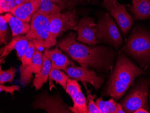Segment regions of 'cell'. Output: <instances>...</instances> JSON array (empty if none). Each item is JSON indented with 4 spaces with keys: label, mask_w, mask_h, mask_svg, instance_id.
I'll return each instance as SVG.
<instances>
[{
    "label": "cell",
    "mask_w": 150,
    "mask_h": 113,
    "mask_svg": "<svg viewBox=\"0 0 150 113\" xmlns=\"http://www.w3.org/2000/svg\"><path fill=\"white\" fill-rule=\"evenodd\" d=\"M17 5L21 4L22 3H24V2H27L29 1L30 0H16Z\"/></svg>",
    "instance_id": "obj_31"
},
{
    "label": "cell",
    "mask_w": 150,
    "mask_h": 113,
    "mask_svg": "<svg viewBox=\"0 0 150 113\" xmlns=\"http://www.w3.org/2000/svg\"><path fill=\"white\" fill-rule=\"evenodd\" d=\"M96 35L98 43L110 45L117 49L123 43V38L117 26L108 12L102 16L97 23Z\"/></svg>",
    "instance_id": "obj_5"
},
{
    "label": "cell",
    "mask_w": 150,
    "mask_h": 113,
    "mask_svg": "<svg viewBox=\"0 0 150 113\" xmlns=\"http://www.w3.org/2000/svg\"><path fill=\"white\" fill-rule=\"evenodd\" d=\"M76 33L71 32L61 40L58 46L83 68H93L100 72L112 70L115 52L110 47L88 46L78 43Z\"/></svg>",
    "instance_id": "obj_1"
},
{
    "label": "cell",
    "mask_w": 150,
    "mask_h": 113,
    "mask_svg": "<svg viewBox=\"0 0 150 113\" xmlns=\"http://www.w3.org/2000/svg\"><path fill=\"white\" fill-rule=\"evenodd\" d=\"M102 6L108 11L115 19L124 36H126L133 23V18L126 9V5L119 3L118 0H103Z\"/></svg>",
    "instance_id": "obj_7"
},
{
    "label": "cell",
    "mask_w": 150,
    "mask_h": 113,
    "mask_svg": "<svg viewBox=\"0 0 150 113\" xmlns=\"http://www.w3.org/2000/svg\"><path fill=\"white\" fill-rule=\"evenodd\" d=\"M69 6L62 0H41L38 11L50 16L60 12Z\"/></svg>",
    "instance_id": "obj_19"
},
{
    "label": "cell",
    "mask_w": 150,
    "mask_h": 113,
    "mask_svg": "<svg viewBox=\"0 0 150 113\" xmlns=\"http://www.w3.org/2000/svg\"><path fill=\"white\" fill-rule=\"evenodd\" d=\"M29 41L26 36L13 37L10 43L1 49V63H4L5 58L13 50H16L18 57L21 59L28 48Z\"/></svg>",
    "instance_id": "obj_13"
},
{
    "label": "cell",
    "mask_w": 150,
    "mask_h": 113,
    "mask_svg": "<svg viewBox=\"0 0 150 113\" xmlns=\"http://www.w3.org/2000/svg\"><path fill=\"white\" fill-rule=\"evenodd\" d=\"M149 113L147 110L144 108H140L135 111L134 113Z\"/></svg>",
    "instance_id": "obj_30"
},
{
    "label": "cell",
    "mask_w": 150,
    "mask_h": 113,
    "mask_svg": "<svg viewBox=\"0 0 150 113\" xmlns=\"http://www.w3.org/2000/svg\"><path fill=\"white\" fill-rule=\"evenodd\" d=\"M43 66L42 54L41 51L36 50L33 56L31 65L23 68H19L20 83L23 85L29 84L33 78V74H38Z\"/></svg>",
    "instance_id": "obj_12"
},
{
    "label": "cell",
    "mask_w": 150,
    "mask_h": 113,
    "mask_svg": "<svg viewBox=\"0 0 150 113\" xmlns=\"http://www.w3.org/2000/svg\"><path fill=\"white\" fill-rule=\"evenodd\" d=\"M98 107L102 113H115L117 108V102L114 98L110 99L108 101H103L102 97L99 98L95 102Z\"/></svg>",
    "instance_id": "obj_20"
},
{
    "label": "cell",
    "mask_w": 150,
    "mask_h": 113,
    "mask_svg": "<svg viewBox=\"0 0 150 113\" xmlns=\"http://www.w3.org/2000/svg\"><path fill=\"white\" fill-rule=\"evenodd\" d=\"M26 37L29 40L38 41L47 48L57 43L51 34L49 16L39 11H37L32 17L30 30Z\"/></svg>",
    "instance_id": "obj_4"
},
{
    "label": "cell",
    "mask_w": 150,
    "mask_h": 113,
    "mask_svg": "<svg viewBox=\"0 0 150 113\" xmlns=\"http://www.w3.org/2000/svg\"><path fill=\"white\" fill-rule=\"evenodd\" d=\"M4 1L9 5L11 9L17 5L16 0H4Z\"/></svg>",
    "instance_id": "obj_28"
},
{
    "label": "cell",
    "mask_w": 150,
    "mask_h": 113,
    "mask_svg": "<svg viewBox=\"0 0 150 113\" xmlns=\"http://www.w3.org/2000/svg\"><path fill=\"white\" fill-rule=\"evenodd\" d=\"M41 0H30L22 3L11 9V14L25 22L29 23L34 14L38 11Z\"/></svg>",
    "instance_id": "obj_14"
},
{
    "label": "cell",
    "mask_w": 150,
    "mask_h": 113,
    "mask_svg": "<svg viewBox=\"0 0 150 113\" xmlns=\"http://www.w3.org/2000/svg\"><path fill=\"white\" fill-rule=\"evenodd\" d=\"M83 85L85 86V89L86 91L87 95L88 103L87 108L88 113H102L99 110L96 104L94 102L93 99L97 98L96 95H92L91 91L88 89L87 87L86 82H83Z\"/></svg>",
    "instance_id": "obj_23"
},
{
    "label": "cell",
    "mask_w": 150,
    "mask_h": 113,
    "mask_svg": "<svg viewBox=\"0 0 150 113\" xmlns=\"http://www.w3.org/2000/svg\"><path fill=\"white\" fill-rule=\"evenodd\" d=\"M136 19L144 20L150 17V0H132L128 8Z\"/></svg>",
    "instance_id": "obj_17"
},
{
    "label": "cell",
    "mask_w": 150,
    "mask_h": 113,
    "mask_svg": "<svg viewBox=\"0 0 150 113\" xmlns=\"http://www.w3.org/2000/svg\"><path fill=\"white\" fill-rule=\"evenodd\" d=\"M149 97H150V96H149Z\"/></svg>",
    "instance_id": "obj_32"
},
{
    "label": "cell",
    "mask_w": 150,
    "mask_h": 113,
    "mask_svg": "<svg viewBox=\"0 0 150 113\" xmlns=\"http://www.w3.org/2000/svg\"><path fill=\"white\" fill-rule=\"evenodd\" d=\"M142 72V70L119 51L114 70L107 82L104 95L118 100Z\"/></svg>",
    "instance_id": "obj_2"
},
{
    "label": "cell",
    "mask_w": 150,
    "mask_h": 113,
    "mask_svg": "<svg viewBox=\"0 0 150 113\" xmlns=\"http://www.w3.org/2000/svg\"><path fill=\"white\" fill-rule=\"evenodd\" d=\"M125 113V112L123 109V108L120 104H117L116 113Z\"/></svg>",
    "instance_id": "obj_29"
},
{
    "label": "cell",
    "mask_w": 150,
    "mask_h": 113,
    "mask_svg": "<svg viewBox=\"0 0 150 113\" xmlns=\"http://www.w3.org/2000/svg\"><path fill=\"white\" fill-rule=\"evenodd\" d=\"M150 80L142 79L122 100L120 104L125 113H134L140 108H147Z\"/></svg>",
    "instance_id": "obj_6"
},
{
    "label": "cell",
    "mask_w": 150,
    "mask_h": 113,
    "mask_svg": "<svg viewBox=\"0 0 150 113\" xmlns=\"http://www.w3.org/2000/svg\"><path fill=\"white\" fill-rule=\"evenodd\" d=\"M64 71L71 78L90 83L96 90L100 88L104 81L103 77L98 76L94 71L88 68L72 66L67 67Z\"/></svg>",
    "instance_id": "obj_11"
},
{
    "label": "cell",
    "mask_w": 150,
    "mask_h": 113,
    "mask_svg": "<svg viewBox=\"0 0 150 113\" xmlns=\"http://www.w3.org/2000/svg\"><path fill=\"white\" fill-rule=\"evenodd\" d=\"M122 51L142 64L150 60V34L142 29H134Z\"/></svg>",
    "instance_id": "obj_3"
},
{
    "label": "cell",
    "mask_w": 150,
    "mask_h": 113,
    "mask_svg": "<svg viewBox=\"0 0 150 113\" xmlns=\"http://www.w3.org/2000/svg\"><path fill=\"white\" fill-rule=\"evenodd\" d=\"M37 50L35 44L30 40L28 48L26 50L23 56L20 59L22 62V64L20 65V68H23L27 66L31 65L32 63L33 56L35 51Z\"/></svg>",
    "instance_id": "obj_22"
},
{
    "label": "cell",
    "mask_w": 150,
    "mask_h": 113,
    "mask_svg": "<svg viewBox=\"0 0 150 113\" xmlns=\"http://www.w3.org/2000/svg\"><path fill=\"white\" fill-rule=\"evenodd\" d=\"M77 36L76 40L89 45L98 43L96 35V24L94 19L90 17L85 16L77 22L76 29Z\"/></svg>",
    "instance_id": "obj_9"
},
{
    "label": "cell",
    "mask_w": 150,
    "mask_h": 113,
    "mask_svg": "<svg viewBox=\"0 0 150 113\" xmlns=\"http://www.w3.org/2000/svg\"><path fill=\"white\" fill-rule=\"evenodd\" d=\"M50 31L54 38L69 29L76 30L77 17L76 10L66 12H59L50 15Z\"/></svg>",
    "instance_id": "obj_8"
},
{
    "label": "cell",
    "mask_w": 150,
    "mask_h": 113,
    "mask_svg": "<svg viewBox=\"0 0 150 113\" xmlns=\"http://www.w3.org/2000/svg\"><path fill=\"white\" fill-rule=\"evenodd\" d=\"M43 66L42 70L38 74L35 75L33 80V85L36 91L42 88L44 83H46L52 67L51 60L44 54H42Z\"/></svg>",
    "instance_id": "obj_18"
},
{
    "label": "cell",
    "mask_w": 150,
    "mask_h": 113,
    "mask_svg": "<svg viewBox=\"0 0 150 113\" xmlns=\"http://www.w3.org/2000/svg\"><path fill=\"white\" fill-rule=\"evenodd\" d=\"M2 16L5 21L9 23L11 29L12 37L20 34H26L29 32L30 25L28 23L21 21L10 13H7Z\"/></svg>",
    "instance_id": "obj_16"
},
{
    "label": "cell",
    "mask_w": 150,
    "mask_h": 113,
    "mask_svg": "<svg viewBox=\"0 0 150 113\" xmlns=\"http://www.w3.org/2000/svg\"><path fill=\"white\" fill-rule=\"evenodd\" d=\"M44 54L51 60V69L65 71L68 66H74V63L63 54L57 47L53 50H46Z\"/></svg>",
    "instance_id": "obj_15"
},
{
    "label": "cell",
    "mask_w": 150,
    "mask_h": 113,
    "mask_svg": "<svg viewBox=\"0 0 150 113\" xmlns=\"http://www.w3.org/2000/svg\"><path fill=\"white\" fill-rule=\"evenodd\" d=\"M8 27L2 16L0 17V42L1 44H7Z\"/></svg>",
    "instance_id": "obj_25"
},
{
    "label": "cell",
    "mask_w": 150,
    "mask_h": 113,
    "mask_svg": "<svg viewBox=\"0 0 150 113\" xmlns=\"http://www.w3.org/2000/svg\"><path fill=\"white\" fill-rule=\"evenodd\" d=\"M20 87L16 85H12L11 86H4L2 84H0V92L2 91L6 93H10L11 94L12 97L13 96V92L15 91H19Z\"/></svg>",
    "instance_id": "obj_26"
},
{
    "label": "cell",
    "mask_w": 150,
    "mask_h": 113,
    "mask_svg": "<svg viewBox=\"0 0 150 113\" xmlns=\"http://www.w3.org/2000/svg\"><path fill=\"white\" fill-rule=\"evenodd\" d=\"M11 8L7 3L4 0H0V13L8 12H10Z\"/></svg>",
    "instance_id": "obj_27"
},
{
    "label": "cell",
    "mask_w": 150,
    "mask_h": 113,
    "mask_svg": "<svg viewBox=\"0 0 150 113\" xmlns=\"http://www.w3.org/2000/svg\"><path fill=\"white\" fill-rule=\"evenodd\" d=\"M16 72V69L15 67H11L6 70L1 69V66L0 68V84L3 85L6 82L11 83L15 77V74Z\"/></svg>",
    "instance_id": "obj_24"
},
{
    "label": "cell",
    "mask_w": 150,
    "mask_h": 113,
    "mask_svg": "<svg viewBox=\"0 0 150 113\" xmlns=\"http://www.w3.org/2000/svg\"><path fill=\"white\" fill-rule=\"evenodd\" d=\"M50 81H55L65 89L69 76L58 69H51L49 74Z\"/></svg>",
    "instance_id": "obj_21"
},
{
    "label": "cell",
    "mask_w": 150,
    "mask_h": 113,
    "mask_svg": "<svg viewBox=\"0 0 150 113\" xmlns=\"http://www.w3.org/2000/svg\"><path fill=\"white\" fill-rule=\"evenodd\" d=\"M65 90L72 99L74 103L73 106H69L71 111L75 113H88L86 99L77 80L69 78Z\"/></svg>",
    "instance_id": "obj_10"
}]
</instances>
